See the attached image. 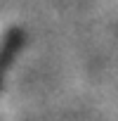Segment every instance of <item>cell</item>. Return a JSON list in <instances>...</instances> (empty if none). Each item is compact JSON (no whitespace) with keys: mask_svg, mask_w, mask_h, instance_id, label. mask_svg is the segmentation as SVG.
<instances>
[{"mask_svg":"<svg viewBox=\"0 0 118 121\" xmlns=\"http://www.w3.org/2000/svg\"><path fill=\"white\" fill-rule=\"evenodd\" d=\"M21 31H10L7 36H5V40L0 43V88H3V81H5V74H7V69H10V64H12V59H14V55L19 52V48H21Z\"/></svg>","mask_w":118,"mask_h":121,"instance_id":"1","label":"cell"}]
</instances>
